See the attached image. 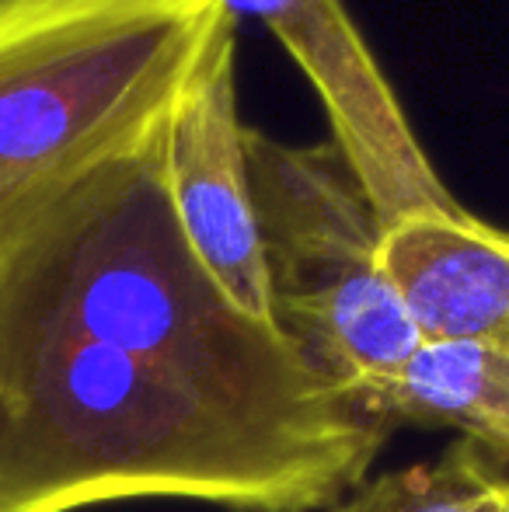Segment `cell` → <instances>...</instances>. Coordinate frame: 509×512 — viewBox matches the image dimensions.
Segmentation results:
<instances>
[{
  "mask_svg": "<svg viewBox=\"0 0 509 512\" xmlns=\"http://www.w3.org/2000/svg\"><path fill=\"white\" fill-rule=\"evenodd\" d=\"M499 512H509V471H503V485H499Z\"/></svg>",
  "mask_w": 509,
  "mask_h": 512,
  "instance_id": "obj_9",
  "label": "cell"
},
{
  "mask_svg": "<svg viewBox=\"0 0 509 512\" xmlns=\"http://www.w3.org/2000/svg\"><path fill=\"white\" fill-rule=\"evenodd\" d=\"M164 178L178 223L217 286L248 317H272L269 269L238 108V21L217 35L164 126Z\"/></svg>",
  "mask_w": 509,
  "mask_h": 512,
  "instance_id": "obj_4",
  "label": "cell"
},
{
  "mask_svg": "<svg viewBox=\"0 0 509 512\" xmlns=\"http://www.w3.org/2000/svg\"><path fill=\"white\" fill-rule=\"evenodd\" d=\"M234 0H0V223L154 143Z\"/></svg>",
  "mask_w": 509,
  "mask_h": 512,
  "instance_id": "obj_2",
  "label": "cell"
},
{
  "mask_svg": "<svg viewBox=\"0 0 509 512\" xmlns=\"http://www.w3.org/2000/svg\"><path fill=\"white\" fill-rule=\"evenodd\" d=\"M391 429L192 251L164 133L0 223V512H318Z\"/></svg>",
  "mask_w": 509,
  "mask_h": 512,
  "instance_id": "obj_1",
  "label": "cell"
},
{
  "mask_svg": "<svg viewBox=\"0 0 509 512\" xmlns=\"http://www.w3.org/2000/svg\"><path fill=\"white\" fill-rule=\"evenodd\" d=\"M499 485L503 467L461 439L436 464H415L363 485L335 512H499Z\"/></svg>",
  "mask_w": 509,
  "mask_h": 512,
  "instance_id": "obj_8",
  "label": "cell"
},
{
  "mask_svg": "<svg viewBox=\"0 0 509 512\" xmlns=\"http://www.w3.org/2000/svg\"><path fill=\"white\" fill-rule=\"evenodd\" d=\"M248 164L276 328L377 411L422 342L384 272L381 209L332 140L248 126Z\"/></svg>",
  "mask_w": 509,
  "mask_h": 512,
  "instance_id": "obj_3",
  "label": "cell"
},
{
  "mask_svg": "<svg viewBox=\"0 0 509 512\" xmlns=\"http://www.w3.org/2000/svg\"><path fill=\"white\" fill-rule=\"evenodd\" d=\"M387 422L454 429L509 471V345L422 338L377 398Z\"/></svg>",
  "mask_w": 509,
  "mask_h": 512,
  "instance_id": "obj_7",
  "label": "cell"
},
{
  "mask_svg": "<svg viewBox=\"0 0 509 512\" xmlns=\"http://www.w3.org/2000/svg\"><path fill=\"white\" fill-rule=\"evenodd\" d=\"M381 262L422 338L509 345V230L461 203L384 220Z\"/></svg>",
  "mask_w": 509,
  "mask_h": 512,
  "instance_id": "obj_6",
  "label": "cell"
},
{
  "mask_svg": "<svg viewBox=\"0 0 509 512\" xmlns=\"http://www.w3.org/2000/svg\"><path fill=\"white\" fill-rule=\"evenodd\" d=\"M269 28L307 70L346 154L384 220L419 206L457 203L415 143L398 98L335 0H255Z\"/></svg>",
  "mask_w": 509,
  "mask_h": 512,
  "instance_id": "obj_5",
  "label": "cell"
}]
</instances>
